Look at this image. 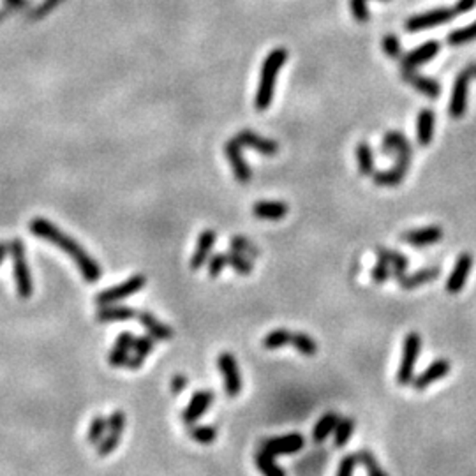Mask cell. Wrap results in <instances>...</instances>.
<instances>
[{"mask_svg": "<svg viewBox=\"0 0 476 476\" xmlns=\"http://www.w3.org/2000/svg\"><path fill=\"white\" fill-rule=\"evenodd\" d=\"M30 231L32 235L39 238H45L48 242H51L53 246H57L58 249H62L66 254L71 256L76 267H78L80 274H82L83 279L86 283H97L103 275L101 270V265L92 258L82 246H80L74 238H71L69 235H66L60 228H57L55 224H51L49 221L43 217H36L30 221Z\"/></svg>", "mask_w": 476, "mask_h": 476, "instance_id": "cell-1", "label": "cell"}, {"mask_svg": "<svg viewBox=\"0 0 476 476\" xmlns=\"http://www.w3.org/2000/svg\"><path fill=\"white\" fill-rule=\"evenodd\" d=\"M287 60L286 48H275L265 57L261 66V74H259L258 91H256L254 106L258 111H265L270 108L274 101L275 82H277V74L283 69V66Z\"/></svg>", "mask_w": 476, "mask_h": 476, "instance_id": "cell-2", "label": "cell"}, {"mask_svg": "<svg viewBox=\"0 0 476 476\" xmlns=\"http://www.w3.org/2000/svg\"><path fill=\"white\" fill-rule=\"evenodd\" d=\"M9 252L12 258V270H14V281H16V291L20 298H30L34 293L32 274L25 258V246L20 238H14L9 242Z\"/></svg>", "mask_w": 476, "mask_h": 476, "instance_id": "cell-3", "label": "cell"}, {"mask_svg": "<svg viewBox=\"0 0 476 476\" xmlns=\"http://www.w3.org/2000/svg\"><path fill=\"white\" fill-rule=\"evenodd\" d=\"M420 348H422V337L416 332H409L404 337L403 358L397 370V383L401 386H407L415 379V366L418 360Z\"/></svg>", "mask_w": 476, "mask_h": 476, "instance_id": "cell-4", "label": "cell"}, {"mask_svg": "<svg viewBox=\"0 0 476 476\" xmlns=\"http://www.w3.org/2000/svg\"><path fill=\"white\" fill-rule=\"evenodd\" d=\"M473 78H476V64H469L466 69L457 74L450 106H448V111H450V115L453 119H462L466 111H468V86Z\"/></svg>", "mask_w": 476, "mask_h": 476, "instance_id": "cell-5", "label": "cell"}, {"mask_svg": "<svg viewBox=\"0 0 476 476\" xmlns=\"http://www.w3.org/2000/svg\"><path fill=\"white\" fill-rule=\"evenodd\" d=\"M145 284H147L145 275H140V274L132 275V277H129L128 281H123V283L119 284V286H113L110 287V289H104L103 293H99V295L95 296V304L101 305V307L117 304V302H120V300L128 298V296L141 291V289L145 287Z\"/></svg>", "mask_w": 476, "mask_h": 476, "instance_id": "cell-6", "label": "cell"}, {"mask_svg": "<svg viewBox=\"0 0 476 476\" xmlns=\"http://www.w3.org/2000/svg\"><path fill=\"white\" fill-rule=\"evenodd\" d=\"M123 429H126V415H123V411H113L110 418H108V432L104 434L103 440L97 443V457H106L111 452H115L120 444Z\"/></svg>", "mask_w": 476, "mask_h": 476, "instance_id": "cell-7", "label": "cell"}, {"mask_svg": "<svg viewBox=\"0 0 476 476\" xmlns=\"http://www.w3.org/2000/svg\"><path fill=\"white\" fill-rule=\"evenodd\" d=\"M217 366L221 370V376L224 379V392H226L230 397H237L242 392V374L238 369V364L235 360V357L228 351L219 355Z\"/></svg>", "mask_w": 476, "mask_h": 476, "instance_id": "cell-8", "label": "cell"}, {"mask_svg": "<svg viewBox=\"0 0 476 476\" xmlns=\"http://www.w3.org/2000/svg\"><path fill=\"white\" fill-rule=\"evenodd\" d=\"M305 444V438L298 432L293 434L279 436V438H270L265 440L261 444V450H265L270 455H289V453L300 452Z\"/></svg>", "mask_w": 476, "mask_h": 476, "instance_id": "cell-9", "label": "cell"}, {"mask_svg": "<svg viewBox=\"0 0 476 476\" xmlns=\"http://www.w3.org/2000/svg\"><path fill=\"white\" fill-rule=\"evenodd\" d=\"M455 16L453 9L450 8H438L432 9L429 12H423V14H416V16L409 18L406 21V30L409 32H420L423 29H431V27H436V25H443L447 21H450L452 18Z\"/></svg>", "mask_w": 476, "mask_h": 476, "instance_id": "cell-10", "label": "cell"}, {"mask_svg": "<svg viewBox=\"0 0 476 476\" xmlns=\"http://www.w3.org/2000/svg\"><path fill=\"white\" fill-rule=\"evenodd\" d=\"M473 268V256L471 252H462V254L457 258L455 267H453L452 274L448 275L447 279V291L450 295H457L464 289L466 283L469 279V274H471Z\"/></svg>", "mask_w": 476, "mask_h": 476, "instance_id": "cell-11", "label": "cell"}, {"mask_svg": "<svg viewBox=\"0 0 476 476\" xmlns=\"http://www.w3.org/2000/svg\"><path fill=\"white\" fill-rule=\"evenodd\" d=\"M450 370H452V364H450V360H447V358H438V360L432 361L427 369L422 370V372L413 379V386H415V390L418 392L425 390V388H429L432 383L441 381L443 378H447L448 374H450Z\"/></svg>", "mask_w": 476, "mask_h": 476, "instance_id": "cell-12", "label": "cell"}, {"mask_svg": "<svg viewBox=\"0 0 476 476\" xmlns=\"http://www.w3.org/2000/svg\"><path fill=\"white\" fill-rule=\"evenodd\" d=\"M242 148V145L238 143L235 138H231V140L226 141V145H224V154H226L228 160H230L235 178H237L240 184H247V182L250 180V175H252V173H250L249 165H247L246 159H243Z\"/></svg>", "mask_w": 476, "mask_h": 476, "instance_id": "cell-13", "label": "cell"}, {"mask_svg": "<svg viewBox=\"0 0 476 476\" xmlns=\"http://www.w3.org/2000/svg\"><path fill=\"white\" fill-rule=\"evenodd\" d=\"M235 140L242 145V147L252 148V150L263 154V156H275V154L279 152V143L277 141L270 140V138H263V136L256 134L250 129H242V131L235 136Z\"/></svg>", "mask_w": 476, "mask_h": 476, "instance_id": "cell-14", "label": "cell"}, {"mask_svg": "<svg viewBox=\"0 0 476 476\" xmlns=\"http://www.w3.org/2000/svg\"><path fill=\"white\" fill-rule=\"evenodd\" d=\"M212 403H214V392H210V390L196 392V394L191 397L189 404H187V407L184 409V413H182V420H184L187 425H193V423H196L198 420L205 415L206 409L212 406Z\"/></svg>", "mask_w": 476, "mask_h": 476, "instance_id": "cell-15", "label": "cell"}, {"mask_svg": "<svg viewBox=\"0 0 476 476\" xmlns=\"http://www.w3.org/2000/svg\"><path fill=\"white\" fill-rule=\"evenodd\" d=\"M441 51V45L438 41H427L423 45L416 46L415 49H411L409 53L403 55V69H415V67L422 66V64H427L429 60L436 57V55Z\"/></svg>", "mask_w": 476, "mask_h": 476, "instance_id": "cell-16", "label": "cell"}, {"mask_svg": "<svg viewBox=\"0 0 476 476\" xmlns=\"http://www.w3.org/2000/svg\"><path fill=\"white\" fill-rule=\"evenodd\" d=\"M444 237V231L441 226H427V228H420V230H411L406 231V233L401 235L404 242L407 246L413 247H429L434 246Z\"/></svg>", "mask_w": 476, "mask_h": 476, "instance_id": "cell-17", "label": "cell"}, {"mask_svg": "<svg viewBox=\"0 0 476 476\" xmlns=\"http://www.w3.org/2000/svg\"><path fill=\"white\" fill-rule=\"evenodd\" d=\"M215 240H217V233L214 230H203L198 237L196 249H194V254L191 258V270H200V268L209 261L210 252L214 249Z\"/></svg>", "mask_w": 476, "mask_h": 476, "instance_id": "cell-18", "label": "cell"}, {"mask_svg": "<svg viewBox=\"0 0 476 476\" xmlns=\"http://www.w3.org/2000/svg\"><path fill=\"white\" fill-rule=\"evenodd\" d=\"M403 80L406 83H409L416 92L427 95V97L436 99L441 95V85L436 80L427 78L423 74L416 73L415 69H403Z\"/></svg>", "mask_w": 476, "mask_h": 476, "instance_id": "cell-19", "label": "cell"}, {"mask_svg": "<svg viewBox=\"0 0 476 476\" xmlns=\"http://www.w3.org/2000/svg\"><path fill=\"white\" fill-rule=\"evenodd\" d=\"M440 275H441L440 267H427V268H420V270L413 272V274H404L403 277L397 281L403 289L411 291V289H416V287L423 286V284L432 283V281L438 279Z\"/></svg>", "mask_w": 476, "mask_h": 476, "instance_id": "cell-20", "label": "cell"}, {"mask_svg": "<svg viewBox=\"0 0 476 476\" xmlns=\"http://www.w3.org/2000/svg\"><path fill=\"white\" fill-rule=\"evenodd\" d=\"M287 210H289V206L284 202H267V200H261V202L252 205V214L258 219H263V221H281L287 214Z\"/></svg>", "mask_w": 476, "mask_h": 476, "instance_id": "cell-21", "label": "cell"}, {"mask_svg": "<svg viewBox=\"0 0 476 476\" xmlns=\"http://www.w3.org/2000/svg\"><path fill=\"white\" fill-rule=\"evenodd\" d=\"M434 111L431 108H423L416 119V141L420 147L431 145L432 136H434Z\"/></svg>", "mask_w": 476, "mask_h": 476, "instance_id": "cell-22", "label": "cell"}, {"mask_svg": "<svg viewBox=\"0 0 476 476\" xmlns=\"http://www.w3.org/2000/svg\"><path fill=\"white\" fill-rule=\"evenodd\" d=\"M138 320H140V323L147 329L148 335H152L156 341H168V339L173 337V330L169 329L168 324L160 323V321L148 311L138 312Z\"/></svg>", "mask_w": 476, "mask_h": 476, "instance_id": "cell-23", "label": "cell"}, {"mask_svg": "<svg viewBox=\"0 0 476 476\" xmlns=\"http://www.w3.org/2000/svg\"><path fill=\"white\" fill-rule=\"evenodd\" d=\"M376 254H378V258L385 259V261L390 265L392 275H394L395 279H401V277L406 274L407 267H409V261H407L406 256L397 252V250L386 249V247H378V249H376Z\"/></svg>", "mask_w": 476, "mask_h": 476, "instance_id": "cell-24", "label": "cell"}, {"mask_svg": "<svg viewBox=\"0 0 476 476\" xmlns=\"http://www.w3.org/2000/svg\"><path fill=\"white\" fill-rule=\"evenodd\" d=\"M136 316V311L131 307H122V305H106L99 309L95 314V320L99 323H113V321H128Z\"/></svg>", "mask_w": 476, "mask_h": 476, "instance_id": "cell-25", "label": "cell"}, {"mask_svg": "<svg viewBox=\"0 0 476 476\" xmlns=\"http://www.w3.org/2000/svg\"><path fill=\"white\" fill-rule=\"evenodd\" d=\"M339 420H341V416H339V413H335V411L324 413V415L318 420L314 429H312V438H314V441H316V443H321V441L326 440V438L335 431Z\"/></svg>", "mask_w": 476, "mask_h": 476, "instance_id": "cell-26", "label": "cell"}, {"mask_svg": "<svg viewBox=\"0 0 476 476\" xmlns=\"http://www.w3.org/2000/svg\"><path fill=\"white\" fill-rule=\"evenodd\" d=\"M383 154H401V152H413L409 141L406 140V136L398 131H388L383 138L381 145Z\"/></svg>", "mask_w": 476, "mask_h": 476, "instance_id": "cell-27", "label": "cell"}, {"mask_svg": "<svg viewBox=\"0 0 476 476\" xmlns=\"http://www.w3.org/2000/svg\"><path fill=\"white\" fill-rule=\"evenodd\" d=\"M406 171L407 168H404V166L401 165H395L394 168L385 169V171H374L372 180L374 184L381 185V187H394V185H398L404 180Z\"/></svg>", "mask_w": 476, "mask_h": 476, "instance_id": "cell-28", "label": "cell"}, {"mask_svg": "<svg viewBox=\"0 0 476 476\" xmlns=\"http://www.w3.org/2000/svg\"><path fill=\"white\" fill-rule=\"evenodd\" d=\"M357 159H358V169L364 177H372L374 173V154L372 148L367 141H360L357 145Z\"/></svg>", "mask_w": 476, "mask_h": 476, "instance_id": "cell-29", "label": "cell"}, {"mask_svg": "<svg viewBox=\"0 0 476 476\" xmlns=\"http://www.w3.org/2000/svg\"><path fill=\"white\" fill-rule=\"evenodd\" d=\"M256 464H258V469L263 476H286V471L275 462L274 455L267 453L265 450H259L256 453Z\"/></svg>", "mask_w": 476, "mask_h": 476, "instance_id": "cell-30", "label": "cell"}, {"mask_svg": "<svg viewBox=\"0 0 476 476\" xmlns=\"http://www.w3.org/2000/svg\"><path fill=\"white\" fill-rule=\"evenodd\" d=\"M291 344L296 351H300L305 357H314L318 353V342L304 332L291 333Z\"/></svg>", "mask_w": 476, "mask_h": 476, "instance_id": "cell-31", "label": "cell"}, {"mask_svg": "<svg viewBox=\"0 0 476 476\" xmlns=\"http://www.w3.org/2000/svg\"><path fill=\"white\" fill-rule=\"evenodd\" d=\"M291 344V332L286 329H275L263 339V348L265 349H279L284 346Z\"/></svg>", "mask_w": 476, "mask_h": 476, "instance_id": "cell-32", "label": "cell"}, {"mask_svg": "<svg viewBox=\"0 0 476 476\" xmlns=\"http://www.w3.org/2000/svg\"><path fill=\"white\" fill-rule=\"evenodd\" d=\"M189 436L193 438V441L200 444H212L217 438V429L214 425H191L189 427Z\"/></svg>", "mask_w": 476, "mask_h": 476, "instance_id": "cell-33", "label": "cell"}, {"mask_svg": "<svg viewBox=\"0 0 476 476\" xmlns=\"http://www.w3.org/2000/svg\"><path fill=\"white\" fill-rule=\"evenodd\" d=\"M335 447L342 448L346 447V443L349 441V438L353 436L355 432V420L353 418H341L335 427Z\"/></svg>", "mask_w": 476, "mask_h": 476, "instance_id": "cell-34", "label": "cell"}, {"mask_svg": "<svg viewBox=\"0 0 476 476\" xmlns=\"http://www.w3.org/2000/svg\"><path fill=\"white\" fill-rule=\"evenodd\" d=\"M357 457H358V462L364 464V468H366L367 475L369 476H388L385 473V469L378 464V460H376V457L372 455L370 450H360V452H357Z\"/></svg>", "mask_w": 476, "mask_h": 476, "instance_id": "cell-35", "label": "cell"}, {"mask_svg": "<svg viewBox=\"0 0 476 476\" xmlns=\"http://www.w3.org/2000/svg\"><path fill=\"white\" fill-rule=\"evenodd\" d=\"M475 39H476V21H473L471 25H468V27H464V29L453 30V32L447 37L448 45H452V46H460V45H464V43L475 41Z\"/></svg>", "mask_w": 476, "mask_h": 476, "instance_id": "cell-36", "label": "cell"}, {"mask_svg": "<svg viewBox=\"0 0 476 476\" xmlns=\"http://www.w3.org/2000/svg\"><path fill=\"white\" fill-rule=\"evenodd\" d=\"M226 258L228 265H230L238 275H250V272H252V263H250V259L247 258V256L240 254L237 250H231V252H226Z\"/></svg>", "mask_w": 476, "mask_h": 476, "instance_id": "cell-37", "label": "cell"}, {"mask_svg": "<svg viewBox=\"0 0 476 476\" xmlns=\"http://www.w3.org/2000/svg\"><path fill=\"white\" fill-rule=\"evenodd\" d=\"M108 432V420L104 416H95L92 420L91 427H88V432H86V440L91 444H97L99 441L103 440L104 434Z\"/></svg>", "mask_w": 476, "mask_h": 476, "instance_id": "cell-38", "label": "cell"}, {"mask_svg": "<svg viewBox=\"0 0 476 476\" xmlns=\"http://www.w3.org/2000/svg\"><path fill=\"white\" fill-rule=\"evenodd\" d=\"M231 249L237 250V252H240V254L247 256V258H258L259 256V249L254 246V243L250 242L249 238L246 237H233L231 238Z\"/></svg>", "mask_w": 476, "mask_h": 476, "instance_id": "cell-39", "label": "cell"}, {"mask_svg": "<svg viewBox=\"0 0 476 476\" xmlns=\"http://www.w3.org/2000/svg\"><path fill=\"white\" fill-rule=\"evenodd\" d=\"M154 346H156V339L152 335H143V337H136L134 341V355L140 358H147L148 353L152 351Z\"/></svg>", "mask_w": 476, "mask_h": 476, "instance_id": "cell-40", "label": "cell"}, {"mask_svg": "<svg viewBox=\"0 0 476 476\" xmlns=\"http://www.w3.org/2000/svg\"><path fill=\"white\" fill-rule=\"evenodd\" d=\"M383 49H385V53L392 58L403 57L401 41H398V37L394 36V34H388V36L383 37Z\"/></svg>", "mask_w": 476, "mask_h": 476, "instance_id": "cell-41", "label": "cell"}, {"mask_svg": "<svg viewBox=\"0 0 476 476\" xmlns=\"http://www.w3.org/2000/svg\"><path fill=\"white\" fill-rule=\"evenodd\" d=\"M209 275L212 279L219 277L221 272L224 270V267L228 265L226 252H217V254H212V258H209Z\"/></svg>", "mask_w": 476, "mask_h": 476, "instance_id": "cell-42", "label": "cell"}, {"mask_svg": "<svg viewBox=\"0 0 476 476\" xmlns=\"http://www.w3.org/2000/svg\"><path fill=\"white\" fill-rule=\"evenodd\" d=\"M370 275H372L374 283H378V284L386 283V281L390 279L392 267H390V265H388V263L385 261V259L378 258V263H376V267L372 268Z\"/></svg>", "mask_w": 476, "mask_h": 476, "instance_id": "cell-43", "label": "cell"}, {"mask_svg": "<svg viewBox=\"0 0 476 476\" xmlns=\"http://www.w3.org/2000/svg\"><path fill=\"white\" fill-rule=\"evenodd\" d=\"M349 9L353 12L355 20L360 23H366L369 20V8H367V0H349Z\"/></svg>", "mask_w": 476, "mask_h": 476, "instance_id": "cell-44", "label": "cell"}, {"mask_svg": "<svg viewBox=\"0 0 476 476\" xmlns=\"http://www.w3.org/2000/svg\"><path fill=\"white\" fill-rule=\"evenodd\" d=\"M358 464L357 453H349V455L342 457V460L339 462V468H337L335 476H353L355 466Z\"/></svg>", "mask_w": 476, "mask_h": 476, "instance_id": "cell-45", "label": "cell"}, {"mask_svg": "<svg viewBox=\"0 0 476 476\" xmlns=\"http://www.w3.org/2000/svg\"><path fill=\"white\" fill-rule=\"evenodd\" d=\"M129 360V351H123V349L113 348L108 355V364L113 367H126Z\"/></svg>", "mask_w": 476, "mask_h": 476, "instance_id": "cell-46", "label": "cell"}, {"mask_svg": "<svg viewBox=\"0 0 476 476\" xmlns=\"http://www.w3.org/2000/svg\"><path fill=\"white\" fill-rule=\"evenodd\" d=\"M134 341H136L134 333H131V332H122L119 337H117L115 348L123 349V351H131V349L134 348Z\"/></svg>", "mask_w": 476, "mask_h": 476, "instance_id": "cell-47", "label": "cell"}, {"mask_svg": "<svg viewBox=\"0 0 476 476\" xmlns=\"http://www.w3.org/2000/svg\"><path fill=\"white\" fill-rule=\"evenodd\" d=\"M187 383H189V379L185 378L184 374H177V376H173L169 388H171L173 394H180V392H184L187 388Z\"/></svg>", "mask_w": 476, "mask_h": 476, "instance_id": "cell-48", "label": "cell"}, {"mask_svg": "<svg viewBox=\"0 0 476 476\" xmlns=\"http://www.w3.org/2000/svg\"><path fill=\"white\" fill-rule=\"evenodd\" d=\"M476 0H457V4L453 5V12L455 14H462V12H469L475 9Z\"/></svg>", "mask_w": 476, "mask_h": 476, "instance_id": "cell-49", "label": "cell"}, {"mask_svg": "<svg viewBox=\"0 0 476 476\" xmlns=\"http://www.w3.org/2000/svg\"><path fill=\"white\" fill-rule=\"evenodd\" d=\"M58 2H60V0H45V2L39 5V9L36 11V18H41V16H45V14H48L51 9L57 8Z\"/></svg>", "mask_w": 476, "mask_h": 476, "instance_id": "cell-50", "label": "cell"}, {"mask_svg": "<svg viewBox=\"0 0 476 476\" xmlns=\"http://www.w3.org/2000/svg\"><path fill=\"white\" fill-rule=\"evenodd\" d=\"M143 358L136 357V355H132V357H129L128 364H126V367H129L131 370H138L141 366H143Z\"/></svg>", "mask_w": 476, "mask_h": 476, "instance_id": "cell-51", "label": "cell"}, {"mask_svg": "<svg viewBox=\"0 0 476 476\" xmlns=\"http://www.w3.org/2000/svg\"><path fill=\"white\" fill-rule=\"evenodd\" d=\"M8 252H9V242H0V265L4 263Z\"/></svg>", "mask_w": 476, "mask_h": 476, "instance_id": "cell-52", "label": "cell"}, {"mask_svg": "<svg viewBox=\"0 0 476 476\" xmlns=\"http://www.w3.org/2000/svg\"><path fill=\"white\" fill-rule=\"evenodd\" d=\"M5 4L11 5V8H21V5H25L27 2H25V0H5Z\"/></svg>", "mask_w": 476, "mask_h": 476, "instance_id": "cell-53", "label": "cell"}]
</instances>
